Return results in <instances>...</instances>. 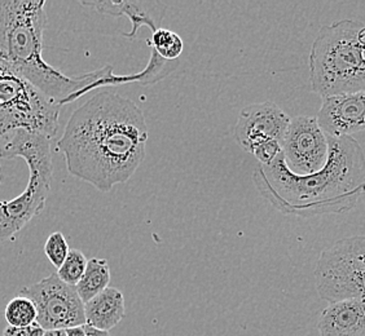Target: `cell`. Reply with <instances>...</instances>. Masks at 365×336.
I'll use <instances>...</instances> for the list:
<instances>
[{"mask_svg": "<svg viewBox=\"0 0 365 336\" xmlns=\"http://www.w3.org/2000/svg\"><path fill=\"white\" fill-rule=\"evenodd\" d=\"M43 336H68L66 330H47L44 331Z\"/></svg>", "mask_w": 365, "mask_h": 336, "instance_id": "cb8c5ba5", "label": "cell"}, {"mask_svg": "<svg viewBox=\"0 0 365 336\" xmlns=\"http://www.w3.org/2000/svg\"><path fill=\"white\" fill-rule=\"evenodd\" d=\"M19 295L36 304V322L46 330H68L86 325L85 303L74 286L63 283L56 273L22 288Z\"/></svg>", "mask_w": 365, "mask_h": 336, "instance_id": "ba28073f", "label": "cell"}, {"mask_svg": "<svg viewBox=\"0 0 365 336\" xmlns=\"http://www.w3.org/2000/svg\"><path fill=\"white\" fill-rule=\"evenodd\" d=\"M144 112L133 100L112 92L92 96L71 114L57 149L69 174L109 193L134 176L145 158Z\"/></svg>", "mask_w": 365, "mask_h": 336, "instance_id": "6da1fadb", "label": "cell"}, {"mask_svg": "<svg viewBox=\"0 0 365 336\" xmlns=\"http://www.w3.org/2000/svg\"><path fill=\"white\" fill-rule=\"evenodd\" d=\"M309 66L311 88L323 98L365 91V23L346 19L322 26Z\"/></svg>", "mask_w": 365, "mask_h": 336, "instance_id": "277c9868", "label": "cell"}, {"mask_svg": "<svg viewBox=\"0 0 365 336\" xmlns=\"http://www.w3.org/2000/svg\"><path fill=\"white\" fill-rule=\"evenodd\" d=\"M317 120L328 136H352L365 131V91L324 98Z\"/></svg>", "mask_w": 365, "mask_h": 336, "instance_id": "8fae6325", "label": "cell"}, {"mask_svg": "<svg viewBox=\"0 0 365 336\" xmlns=\"http://www.w3.org/2000/svg\"><path fill=\"white\" fill-rule=\"evenodd\" d=\"M282 153V147L279 141H267L254 149L252 154L260 162V166L272 164L277 157Z\"/></svg>", "mask_w": 365, "mask_h": 336, "instance_id": "ffe728a7", "label": "cell"}, {"mask_svg": "<svg viewBox=\"0 0 365 336\" xmlns=\"http://www.w3.org/2000/svg\"><path fill=\"white\" fill-rule=\"evenodd\" d=\"M85 7L95 8L98 14L106 16H127L133 23L130 33H122L128 39H134L139 28L148 26L153 33L161 26L168 6L162 1H141V0H120V1H82Z\"/></svg>", "mask_w": 365, "mask_h": 336, "instance_id": "7c38bea8", "label": "cell"}, {"mask_svg": "<svg viewBox=\"0 0 365 336\" xmlns=\"http://www.w3.org/2000/svg\"><path fill=\"white\" fill-rule=\"evenodd\" d=\"M4 315L9 326L25 327L31 323L36 322L38 312H36V304L29 298L17 295L8 303Z\"/></svg>", "mask_w": 365, "mask_h": 336, "instance_id": "e0dca14e", "label": "cell"}, {"mask_svg": "<svg viewBox=\"0 0 365 336\" xmlns=\"http://www.w3.org/2000/svg\"><path fill=\"white\" fill-rule=\"evenodd\" d=\"M66 335L86 336L85 329H83V326H77V327H71V329L66 330Z\"/></svg>", "mask_w": 365, "mask_h": 336, "instance_id": "603a6c76", "label": "cell"}, {"mask_svg": "<svg viewBox=\"0 0 365 336\" xmlns=\"http://www.w3.org/2000/svg\"><path fill=\"white\" fill-rule=\"evenodd\" d=\"M125 296L118 288H106L85 303L86 323L96 329L110 331L125 318Z\"/></svg>", "mask_w": 365, "mask_h": 336, "instance_id": "5bb4252c", "label": "cell"}, {"mask_svg": "<svg viewBox=\"0 0 365 336\" xmlns=\"http://www.w3.org/2000/svg\"><path fill=\"white\" fill-rule=\"evenodd\" d=\"M315 280L319 296L336 303L365 299V236L339 239L317 259Z\"/></svg>", "mask_w": 365, "mask_h": 336, "instance_id": "52a82bcc", "label": "cell"}, {"mask_svg": "<svg viewBox=\"0 0 365 336\" xmlns=\"http://www.w3.org/2000/svg\"><path fill=\"white\" fill-rule=\"evenodd\" d=\"M1 158L20 157L30 171L26 189L11 201H0V242L14 238L46 207L53 166L51 139L41 133L19 130L0 147Z\"/></svg>", "mask_w": 365, "mask_h": 336, "instance_id": "5b68a950", "label": "cell"}, {"mask_svg": "<svg viewBox=\"0 0 365 336\" xmlns=\"http://www.w3.org/2000/svg\"><path fill=\"white\" fill-rule=\"evenodd\" d=\"M110 283V268L106 259L92 258L87 263L85 274L78 282L77 290L79 298L83 303L91 300L101 294Z\"/></svg>", "mask_w": 365, "mask_h": 336, "instance_id": "9a60e30c", "label": "cell"}, {"mask_svg": "<svg viewBox=\"0 0 365 336\" xmlns=\"http://www.w3.org/2000/svg\"><path fill=\"white\" fill-rule=\"evenodd\" d=\"M281 147L284 161L295 175L320 171L329 155L328 135L319 126L317 118L307 115L292 118Z\"/></svg>", "mask_w": 365, "mask_h": 336, "instance_id": "9c48e42d", "label": "cell"}, {"mask_svg": "<svg viewBox=\"0 0 365 336\" xmlns=\"http://www.w3.org/2000/svg\"><path fill=\"white\" fill-rule=\"evenodd\" d=\"M69 252H71V248L68 245V241H66L61 231L52 233L46 241L44 253L48 258L51 264L57 269L63 266V261L69 255Z\"/></svg>", "mask_w": 365, "mask_h": 336, "instance_id": "d6986e66", "label": "cell"}, {"mask_svg": "<svg viewBox=\"0 0 365 336\" xmlns=\"http://www.w3.org/2000/svg\"><path fill=\"white\" fill-rule=\"evenodd\" d=\"M147 42L148 46L166 61H178L184 49L182 38L168 28H158L152 34V39H147Z\"/></svg>", "mask_w": 365, "mask_h": 336, "instance_id": "2e32d148", "label": "cell"}, {"mask_svg": "<svg viewBox=\"0 0 365 336\" xmlns=\"http://www.w3.org/2000/svg\"><path fill=\"white\" fill-rule=\"evenodd\" d=\"M83 329H85L86 336H110L109 331L106 330L96 329L91 325H83Z\"/></svg>", "mask_w": 365, "mask_h": 336, "instance_id": "7402d4cb", "label": "cell"}, {"mask_svg": "<svg viewBox=\"0 0 365 336\" xmlns=\"http://www.w3.org/2000/svg\"><path fill=\"white\" fill-rule=\"evenodd\" d=\"M61 105L0 58V145L19 130L53 139Z\"/></svg>", "mask_w": 365, "mask_h": 336, "instance_id": "8992f818", "label": "cell"}, {"mask_svg": "<svg viewBox=\"0 0 365 336\" xmlns=\"http://www.w3.org/2000/svg\"><path fill=\"white\" fill-rule=\"evenodd\" d=\"M317 327L320 336H365V299L330 303Z\"/></svg>", "mask_w": 365, "mask_h": 336, "instance_id": "4fadbf2b", "label": "cell"}, {"mask_svg": "<svg viewBox=\"0 0 365 336\" xmlns=\"http://www.w3.org/2000/svg\"><path fill=\"white\" fill-rule=\"evenodd\" d=\"M0 176H1V174H0Z\"/></svg>", "mask_w": 365, "mask_h": 336, "instance_id": "d4e9b609", "label": "cell"}, {"mask_svg": "<svg viewBox=\"0 0 365 336\" xmlns=\"http://www.w3.org/2000/svg\"><path fill=\"white\" fill-rule=\"evenodd\" d=\"M290 120L288 114L274 103L252 104L240 112L233 136L239 147L252 154L255 147L267 141L282 144Z\"/></svg>", "mask_w": 365, "mask_h": 336, "instance_id": "30bf717a", "label": "cell"}, {"mask_svg": "<svg viewBox=\"0 0 365 336\" xmlns=\"http://www.w3.org/2000/svg\"><path fill=\"white\" fill-rule=\"evenodd\" d=\"M88 260L79 250H71L63 266L57 269L58 278L69 286H77L78 282L83 277Z\"/></svg>", "mask_w": 365, "mask_h": 336, "instance_id": "ac0fdd59", "label": "cell"}, {"mask_svg": "<svg viewBox=\"0 0 365 336\" xmlns=\"http://www.w3.org/2000/svg\"><path fill=\"white\" fill-rule=\"evenodd\" d=\"M46 25V0H0V58L47 98L66 105L91 92L92 85L113 71V66L78 77L65 75L43 58Z\"/></svg>", "mask_w": 365, "mask_h": 336, "instance_id": "3957f363", "label": "cell"}, {"mask_svg": "<svg viewBox=\"0 0 365 336\" xmlns=\"http://www.w3.org/2000/svg\"><path fill=\"white\" fill-rule=\"evenodd\" d=\"M44 331L46 330L43 329L39 323L34 322L25 327L8 326L7 329L4 330L3 336H43Z\"/></svg>", "mask_w": 365, "mask_h": 336, "instance_id": "44dd1931", "label": "cell"}, {"mask_svg": "<svg viewBox=\"0 0 365 336\" xmlns=\"http://www.w3.org/2000/svg\"><path fill=\"white\" fill-rule=\"evenodd\" d=\"M329 155L320 171L295 175L281 153L259 166L253 182L260 194L285 215L311 217L354 210L365 193V154L352 136H328Z\"/></svg>", "mask_w": 365, "mask_h": 336, "instance_id": "7a4b0ae2", "label": "cell"}]
</instances>
